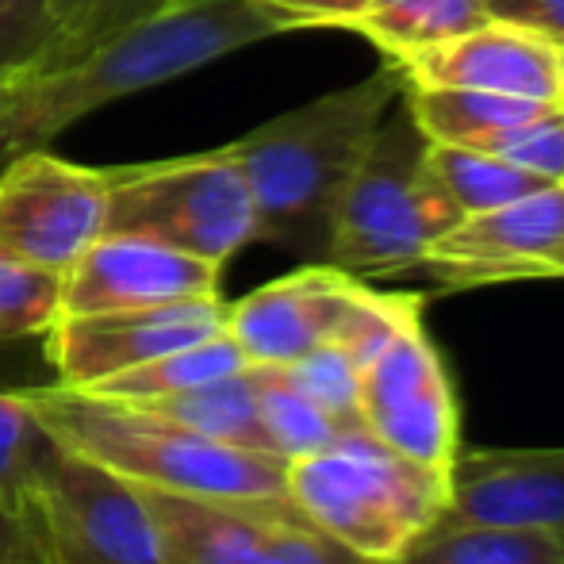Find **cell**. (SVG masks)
Wrapping results in <instances>:
<instances>
[{"label":"cell","instance_id":"obj_1","mask_svg":"<svg viewBox=\"0 0 564 564\" xmlns=\"http://www.w3.org/2000/svg\"><path fill=\"white\" fill-rule=\"evenodd\" d=\"M289 31L296 28L253 0H170L162 12L105 39L82 58L0 85V165L51 147L105 105L170 85Z\"/></svg>","mask_w":564,"mask_h":564},{"label":"cell","instance_id":"obj_2","mask_svg":"<svg viewBox=\"0 0 564 564\" xmlns=\"http://www.w3.org/2000/svg\"><path fill=\"white\" fill-rule=\"evenodd\" d=\"M400 97V66L384 62L365 82L307 100L230 142L258 208V242L327 261L341 193Z\"/></svg>","mask_w":564,"mask_h":564},{"label":"cell","instance_id":"obj_3","mask_svg":"<svg viewBox=\"0 0 564 564\" xmlns=\"http://www.w3.org/2000/svg\"><path fill=\"white\" fill-rule=\"evenodd\" d=\"M35 419L54 442L127 476L139 488L204 499H289V460L238 449L131 400L51 384L28 388Z\"/></svg>","mask_w":564,"mask_h":564},{"label":"cell","instance_id":"obj_4","mask_svg":"<svg viewBox=\"0 0 564 564\" xmlns=\"http://www.w3.org/2000/svg\"><path fill=\"white\" fill-rule=\"evenodd\" d=\"M449 476L400 457L365 431L289 460V503L307 522L377 564H400L438 527Z\"/></svg>","mask_w":564,"mask_h":564},{"label":"cell","instance_id":"obj_5","mask_svg":"<svg viewBox=\"0 0 564 564\" xmlns=\"http://www.w3.org/2000/svg\"><path fill=\"white\" fill-rule=\"evenodd\" d=\"M426 147L431 142L400 97L341 193L327 265L357 281L408 273L423 265L426 250L465 219L434 177Z\"/></svg>","mask_w":564,"mask_h":564},{"label":"cell","instance_id":"obj_6","mask_svg":"<svg viewBox=\"0 0 564 564\" xmlns=\"http://www.w3.org/2000/svg\"><path fill=\"white\" fill-rule=\"evenodd\" d=\"M105 230L158 238L224 269L238 250L258 242V208L224 147L108 170Z\"/></svg>","mask_w":564,"mask_h":564},{"label":"cell","instance_id":"obj_7","mask_svg":"<svg viewBox=\"0 0 564 564\" xmlns=\"http://www.w3.org/2000/svg\"><path fill=\"white\" fill-rule=\"evenodd\" d=\"M23 496L51 564H173L139 484L62 442L46 446Z\"/></svg>","mask_w":564,"mask_h":564},{"label":"cell","instance_id":"obj_8","mask_svg":"<svg viewBox=\"0 0 564 564\" xmlns=\"http://www.w3.org/2000/svg\"><path fill=\"white\" fill-rule=\"evenodd\" d=\"M357 419L380 446L449 476L460 453V403L423 312L403 319L361 365Z\"/></svg>","mask_w":564,"mask_h":564},{"label":"cell","instance_id":"obj_9","mask_svg":"<svg viewBox=\"0 0 564 564\" xmlns=\"http://www.w3.org/2000/svg\"><path fill=\"white\" fill-rule=\"evenodd\" d=\"M173 564H377L307 522L289 499H204L142 488Z\"/></svg>","mask_w":564,"mask_h":564},{"label":"cell","instance_id":"obj_10","mask_svg":"<svg viewBox=\"0 0 564 564\" xmlns=\"http://www.w3.org/2000/svg\"><path fill=\"white\" fill-rule=\"evenodd\" d=\"M108 227V170L28 150L0 165V250L66 273Z\"/></svg>","mask_w":564,"mask_h":564},{"label":"cell","instance_id":"obj_11","mask_svg":"<svg viewBox=\"0 0 564 564\" xmlns=\"http://www.w3.org/2000/svg\"><path fill=\"white\" fill-rule=\"evenodd\" d=\"M419 269L446 292L564 281V181L496 212L465 216L426 250Z\"/></svg>","mask_w":564,"mask_h":564},{"label":"cell","instance_id":"obj_12","mask_svg":"<svg viewBox=\"0 0 564 564\" xmlns=\"http://www.w3.org/2000/svg\"><path fill=\"white\" fill-rule=\"evenodd\" d=\"M224 330L227 304L219 296L131 307V312L62 315L46 330V361L58 372V384L93 388L173 349L224 335Z\"/></svg>","mask_w":564,"mask_h":564},{"label":"cell","instance_id":"obj_13","mask_svg":"<svg viewBox=\"0 0 564 564\" xmlns=\"http://www.w3.org/2000/svg\"><path fill=\"white\" fill-rule=\"evenodd\" d=\"M224 269L147 235L105 230L62 273V315L131 312L219 296Z\"/></svg>","mask_w":564,"mask_h":564},{"label":"cell","instance_id":"obj_14","mask_svg":"<svg viewBox=\"0 0 564 564\" xmlns=\"http://www.w3.org/2000/svg\"><path fill=\"white\" fill-rule=\"evenodd\" d=\"M365 284L369 281H357L327 261H307L296 273L227 304V335L250 365H289L338 338Z\"/></svg>","mask_w":564,"mask_h":564},{"label":"cell","instance_id":"obj_15","mask_svg":"<svg viewBox=\"0 0 564 564\" xmlns=\"http://www.w3.org/2000/svg\"><path fill=\"white\" fill-rule=\"evenodd\" d=\"M395 66L403 85L419 89H476L564 105L557 43L507 20H484L480 28L411 54Z\"/></svg>","mask_w":564,"mask_h":564},{"label":"cell","instance_id":"obj_16","mask_svg":"<svg viewBox=\"0 0 564 564\" xmlns=\"http://www.w3.org/2000/svg\"><path fill=\"white\" fill-rule=\"evenodd\" d=\"M438 527H511L564 534V446H460L449 468V496Z\"/></svg>","mask_w":564,"mask_h":564},{"label":"cell","instance_id":"obj_17","mask_svg":"<svg viewBox=\"0 0 564 564\" xmlns=\"http://www.w3.org/2000/svg\"><path fill=\"white\" fill-rule=\"evenodd\" d=\"M403 105H408L415 127L426 134V142H449V147L480 150L488 139H496L507 127L530 123V119L553 112L561 105L522 97H499V93L476 89H419L403 85Z\"/></svg>","mask_w":564,"mask_h":564},{"label":"cell","instance_id":"obj_18","mask_svg":"<svg viewBox=\"0 0 564 564\" xmlns=\"http://www.w3.org/2000/svg\"><path fill=\"white\" fill-rule=\"evenodd\" d=\"M142 408L158 411V415L177 419L181 426L204 434V438L227 442L238 449H253V453H269L265 431H261L258 419V369L246 365V369L219 377L212 384L188 388V392H170V395H154V400H142Z\"/></svg>","mask_w":564,"mask_h":564},{"label":"cell","instance_id":"obj_19","mask_svg":"<svg viewBox=\"0 0 564 564\" xmlns=\"http://www.w3.org/2000/svg\"><path fill=\"white\" fill-rule=\"evenodd\" d=\"M484 20L491 15L484 12L480 0H369L349 31L369 39L384 54V62H403L480 28Z\"/></svg>","mask_w":564,"mask_h":564},{"label":"cell","instance_id":"obj_20","mask_svg":"<svg viewBox=\"0 0 564 564\" xmlns=\"http://www.w3.org/2000/svg\"><path fill=\"white\" fill-rule=\"evenodd\" d=\"M246 354L238 349V341L227 335H212L204 341H193L185 349H173L165 357H154V361L139 365V369H127L112 380H100V384L85 388V392L97 395H112V400H154V395H170V392H188V388L212 384L219 377H230V372L246 369Z\"/></svg>","mask_w":564,"mask_h":564},{"label":"cell","instance_id":"obj_21","mask_svg":"<svg viewBox=\"0 0 564 564\" xmlns=\"http://www.w3.org/2000/svg\"><path fill=\"white\" fill-rule=\"evenodd\" d=\"M426 162H431L434 177L442 181V188L457 204L460 216L496 212L503 204L538 193V188L557 185V181H545L538 173L519 170V165L503 162V158L488 154V150L449 147V142H431L426 147Z\"/></svg>","mask_w":564,"mask_h":564},{"label":"cell","instance_id":"obj_22","mask_svg":"<svg viewBox=\"0 0 564 564\" xmlns=\"http://www.w3.org/2000/svg\"><path fill=\"white\" fill-rule=\"evenodd\" d=\"M400 564H564V534L511 527H434Z\"/></svg>","mask_w":564,"mask_h":564},{"label":"cell","instance_id":"obj_23","mask_svg":"<svg viewBox=\"0 0 564 564\" xmlns=\"http://www.w3.org/2000/svg\"><path fill=\"white\" fill-rule=\"evenodd\" d=\"M253 369H258V419L273 457L296 460L335 446L341 434H354L315 400H307L276 365H253Z\"/></svg>","mask_w":564,"mask_h":564},{"label":"cell","instance_id":"obj_24","mask_svg":"<svg viewBox=\"0 0 564 564\" xmlns=\"http://www.w3.org/2000/svg\"><path fill=\"white\" fill-rule=\"evenodd\" d=\"M170 0H54V31L35 69L66 66L105 39L162 12Z\"/></svg>","mask_w":564,"mask_h":564},{"label":"cell","instance_id":"obj_25","mask_svg":"<svg viewBox=\"0 0 564 564\" xmlns=\"http://www.w3.org/2000/svg\"><path fill=\"white\" fill-rule=\"evenodd\" d=\"M62 319V273L28 261L0 269V341L46 335Z\"/></svg>","mask_w":564,"mask_h":564},{"label":"cell","instance_id":"obj_26","mask_svg":"<svg viewBox=\"0 0 564 564\" xmlns=\"http://www.w3.org/2000/svg\"><path fill=\"white\" fill-rule=\"evenodd\" d=\"M307 400H315L330 419H338L346 431H361L357 419V380H361V365L346 354L335 341L315 346L312 354L296 357L289 365H276Z\"/></svg>","mask_w":564,"mask_h":564},{"label":"cell","instance_id":"obj_27","mask_svg":"<svg viewBox=\"0 0 564 564\" xmlns=\"http://www.w3.org/2000/svg\"><path fill=\"white\" fill-rule=\"evenodd\" d=\"M54 31V0H0V85L31 74Z\"/></svg>","mask_w":564,"mask_h":564},{"label":"cell","instance_id":"obj_28","mask_svg":"<svg viewBox=\"0 0 564 564\" xmlns=\"http://www.w3.org/2000/svg\"><path fill=\"white\" fill-rule=\"evenodd\" d=\"M480 150L519 165L527 173H538L545 181H564V105L553 112L530 119V123L507 127L496 139H488Z\"/></svg>","mask_w":564,"mask_h":564},{"label":"cell","instance_id":"obj_29","mask_svg":"<svg viewBox=\"0 0 564 564\" xmlns=\"http://www.w3.org/2000/svg\"><path fill=\"white\" fill-rule=\"evenodd\" d=\"M51 442V431L35 419L28 395L0 392V488L23 491Z\"/></svg>","mask_w":564,"mask_h":564},{"label":"cell","instance_id":"obj_30","mask_svg":"<svg viewBox=\"0 0 564 564\" xmlns=\"http://www.w3.org/2000/svg\"><path fill=\"white\" fill-rule=\"evenodd\" d=\"M0 564H51L43 530L23 491L0 488Z\"/></svg>","mask_w":564,"mask_h":564},{"label":"cell","instance_id":"obj_31","mask_svg":"<svg viewBox=\"0 0 564 564\" xmlns=\"http://www.w3.org/2000/svg\"><path fill=\"white\" fill-rule=\"evenodd\" d=\"M265 12L289 20L296 31L304 28H354L357 15L369 8V0H253Z\"/></svg>","mask_w":564,"mask_h":564},{"label":"cell","instance_id":"obj_32","mask_svg":"<svg viewBox=\"0 0 564 564\" xmlns=\"http://www.w3.org/2000/svg\"><path fill=\"white\" fill-rule=\"evenodd\" d=\"M480 4L491 20L519 23L564 46V0H480Z\"/></svg>","mask_w":564,"mask_h":564},{"label":"cell","instance_id":"obj_33","mask_svg":"<svg viewBox=\"0 0 564 564\" xmlns=\"http://www.w3.org/2000/svg\"><path fill=\"white\" fill-rule=\"evenodd\" d=\"M557 54H561V93H564V46H557Z\"/></svg>","mask_w":564,"mask_h":564},{"label":"cell","instance_id":"obj_34","mask_svg":"<svg viewBox=\"0 0 564 564\" xmlns=\"http://www.w3.org/2000/svg\"><path fill=\"white\" fill-rule=\"evenodd\" d=\"M8 261H12V253H4V250H0V269H4Z\"/></svg>","mask_w":564,"mask_h":564}]
</instances>
